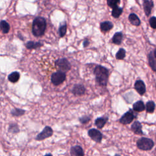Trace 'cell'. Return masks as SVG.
<instances>
[{"mask_svg": "<svg viewBox=\"0 0 156 156\" xmlns=\"http://www.w3.org/2000/svg\"><path fill=\"white\" fill-rule=\"evenodd\" d=\"M8 131L12 133H17L20 132V129L17 124L11 123L8 128Z\"/></svg>", "mask_w": 156, "mask_h": 156, "instance_id": "cell-26", "label": "cell"}, {"mask_svg": "<svg viewBox=\"0 0 156 156\" xmlns=\"http://www.w3.org/2000/svg\"><path fill=\"white\" fill-rule=\"evenodd\" d=\"M129 20L133 26H138L140 24V20L135 13H131L129 16Z\"/></svg>", "mask_w": 156, "mask_h": 156, "instance_id": "cell-18", "label": "cell"}, {"mask_svg": "<svg viewBox=\"0 0 156 156\" xmlns=\"http://www.w3.org/2000/svg\"><path fill=\"white\" fill-rule=\"evenodd\" d=\"M143 9L146 15L149 16L153 7V2L152 0H143Z\"/></svg>", "mask_w": 156, "mask_h": 156, "instance_id": "cell-11", "label": "cell"}, {"mask_svg": "<svg viewBox=\"0 0 156 156\" xmlns=\"http://www.w3.org/2000/svg\"><path fill=\"white\" fill-rule=\"evenodd\" d=\"M20 79V73L17 71H15L10 74L8 76V79L12 83L16 82Z\"/></svg>", "mask_w": 156, "mask_h": 156, "instance_id": "cell-20", "label": "cell"}, {"mask_svg": "<svg viewBox=\"0 0 156 156\" xmlns=\"http://www.w3.org/2000/svg\"><path fill=\"white\" fill-rule=\"evenodd\" d=\"M133 109L134 111L137 112H140L145 109V105L143 101H138L133 104Z\"/></svg>", "mask_w": 156, "mask_h": 156, "instance_id": "cell-17", "label": "cell"}, {"mask_svg": "<svg viewBox=\"0 0 156 156\" xmlns=\"http://www.w3.org/2000/svg\"><path fill=\"white\" fill-rule=\"evenodd\" d=\"M135 116V115H134L133 111L131 109H130L121 116V118L119 119V122L122 124H130L133 120Z\"/></svg>", "mask_w": 156, "mask_h": 156, "instance_id": "cell-7", "label": "cell"}, {"mask_svg": "<svg viewBox=\"0 0 156 156\" xmlns=\"http://www.w3.org/2000/svg\"><path fill=\"white\" fill-rule=\"evenodd\" d=\"M135 89L141 95H143L146 92V87L144 83L141 80H138L135 83Z\"/></svg>", "mask_w": 156, "mask_h": 156, "instance_id": "cell-9", "label": "cell"}, {"mask_svg": "<svg viewBox=\"0 0 156 156\" xmlns=\"http://www.w3.org/2000/svg\"><path fill=\"white\" fill-rule=\"evenodd\" d=\"M66 29H67V27H66V24L60 26V27H59V35H60V37H63L66 34Z\"/></svg>", "mask_w": 156, "mask_h": 156, "instance_id": "cell-28", "label": "cell"}, {"mask_svg": "<svg viewBox=\"0 0 156 156\" xmlns=\"http://www.w3.org/2000/svg\"><path fill=\"white\" fill-rule=\"evenodd\" d=\"M89 44V41L88 40H85L83 42V45L84 47H87Z\"/></svg>", "mask_w": 156, "mask_h": 156, "instance_id": "cell-32", "label": "cell"}, {"mask_svg": "<svg viewBox=\"0 0 156 156\" xmlns=\"http://www.w3.org/2000/svg\"><path fill=\"white\" fill-rule=\"evenodd\" d=\"M43 44L40 42H34V41H29L26 44V48L29 49L39 48V47L41 46Z\"/></svg>", "mask_w": 156, "mask_h": 156, "instance_id": "cell-23", "label": "cell"}, {"mask_svg": "<svg viewBox=\"0 0 156 156\" xmlns=\"http://www.w3.org/2000/svg\"><path fill=\"white\" fill-rule=\"evenodd\" d=\"M70 153L72 156H84L83 150L79 145L72 146L70 149Z\"/></svg>", "mask_w": 156, "mask_h": 156, "instance_id": "cell-10", "label": "cell"}, {"mask_svg": "<svg viewBox=\"0 0 156 156\" xmlns=\"http://www.w3.org/2000/svg\"><path fill=\"white\" fill-rule=\"evenodd\" d=\"M66 79V74L64 72L58 71L51 75V80L52 83L55 85H58L63 83Z\"/></svg>", "mask_w": 156, "mask_h": 156, "instance_id": "cell-4", "label": "cell"}, {"mask_svg": "<svg viewBox=\"0 0 156 156\" xmlns=\"http://www.w3.org/2000/svg\"><path fill=\"white\" fill-rule=\"evenodd\" d=\"M108 120L107 116H102L98 118L94 121V124L99 129H102L104 127Z\"/></svg>", "mask_w": 156, "mask_h": 156, "instance_id": "cell-14", "label": "cell"}, {"mask_svg": "<svg viewBox=\"0 0 156 156\" xmlns=\"http://www.w3.org/2000/svg\"><path fill=\"white\" fill-rule=\"evenodd\" d=\"M131 130L137 135H143V132L142 130V126L141 123L138 121H135L133 122V124L131 126Z\"/></svg>", "mask_w": 156, "mask_h": 156, "instance_id": "cell-13", "label": "cell"}, {"mask_svg": "<svg viewBox=\"0 0 156 156\" xmlns=\"http://www.w3.org/2000/svg\"><path fill=\"white\" fill-rule=\"evenodd\" d=\"M94 74L97 83L101 86H106L108 77V70L104 66L98 65L94 68Z\"/></svg>", "mask_w": 156, "mask_h": 156, "instance_id": "cell-2", "label": "cell"}, {"mask_svg": "<svg viewBox=\"0 0 156 156\" xmlns=\"http://www.w3.org/2000/svg\"><path fill=\"white\" fill-rule=\"evenodd\" d=\"M53 135L52 129L48 126H46L44 127L42 131L39 133L35 137V140L37 141H41L46 138L51 137Z\"/></svg>", "mask_w": 156, "mask_h": 156, "instance_id": "cell-5", "label": "cell"}, {"mask_svg": "<svg viewBox=\"0 0 156 156\" xmlns=\"http://www.w3.org/2000/svg\"><path fill=\"white\" fill-rule=\"evenodd\" d=\"M0 29L2 33L4 34H7L9 32L10 30V26L9 24L6 22L4 20H2L0 22Z\"/></svg>", "mask_w": 156, "mask_h": 156, "instance_id": "cell-22", "label": "cell"}, {"mask_svg": "<svg viewBox=\"0 0 156 156\" xmlns=\"http://www.w3.org/2000/svg\"><path fill=\"white\" fill-rule=\"evenodd\" d=\"M122 40V34L121 32H116L112 38V42L116 44H120Z\"/></svg>", "mask_w": 156, "mask_h": 156, "instance_id": "cell-19", "label": "cell"}, {"mask_svg": "<svg viewBox=\"0 0 156 156\" xmlns=\"http://www.w3.org/2000/svg\"><path fill=\"white\" fill-rule=\"evenodd\" d=\"M115 156H120L119 155H118V154H116Z\"/></svg>", "mask_w": 156, "mask_h": 156, "instance_id": "cell-35", "label": "cell"}, {"mask_svg": "<svg viewBox=\"0 0 156 156\" xmlns=\"http://www.w3.org/2000/svg\"><path fill=\"white\" fill-rule=\"evenodd\" d=\"M154 55L155 58V60H156V49H155V50H154Z\"/></svg>", "mask_w": 156, "mask_h": 156, "instance_id": "cell-33", "label": "cell"}, {"mask_svg": "<svg viewBox=\"0 0 156 156\" xmlns=\"http://www.w3.org/2000/svg\"><path fill=\"white\" fill-rule=\"evenodd\" d=\"M154 145V141L151 139L145 137H141L136 142L138 148L143 151H149L152 149Z\"/></svg>", "mask_w": 156, "mask_h": 156, "instance_id": "cell-3", "label": "cell"}, {"mask_svg": "<svg viewBox=\"0 0 156 156\" xmlns=\"http://www.w3.org/2000/svg\"><path fill=\"white\" fill-rule=\"evenodd\" d=\"M46 28V22L44 18L38 16L34 19L32 23V32L34 36L41 37L45 32Z\"/></svg>", "mask_w": 156, "mask_h": 156, "instance_id": "cell-1", "label": "cell"}, {"mask_svg": "<svg viewBox=\"0 0 156 156\" xmlns=\"http://www.w3.org/2000/svg\"><path fill=\"white\" fill-rule=\"evenodd\" d=\"M122 12V9L121 7H119L118 6H116L113 8V10L112 11V15L114 18H119V16L121 15Z\"/></svg>", "mask_w": 156, "mask_h": 156, "instance_id": "cell-24", "label": "cell"}, {"mask_svg": "<svg viewBox=\"0 0 156 156\" xmlns=\"http://www.w3.org/2000/svg\"><path fill=\"white\" fill-rule=\"evenodd\" d=\"M155 104L154 102L152 101H149L146 103L145 108L147 112L152 113L155 110Z\"/></svg>", "mask_w": 156, "mask_h": 156, "instance_id": "cell-25", "label": "cell"}, {"mask_svg": "<svg viewBox=\"0 0 156 156\" xmlns=\"http://www.w3.org/2000/svg\"><path fill=\"white\" fill-rule=\"evenodd\" d=\"M126 56V51L123 48H121L118 50L116 54V58L118 60H122Z\"/></svg>", "mask_w": 156, "mask_h": 156, "instance_id": "cell-27", "label": "cell"}, {"mask_svg": "<svg viewBox=\"0 0 156 156\" xmlns=\"http://www.w3.org/2000/svg\"><path fill=\"white\" fill-rule=\"evenodd\" d=\"M148 60L151 68L154 71L156 72V60L152 52H150L148 55Z\"/></svg>", "mask_w": 156, "mask_h": 156, "instance_id": "cell-16", "label": "cell"}, {"mask_svg": "<svg viewBox=\"0 0 156 156\" xmlns=\"http://www.w3.org/2000/svg\"><path fill=\"white\" fill-rule=\"evenodd\" d=\"M113 24H112V22L106 21L102 22L101 23L100 29L102 32H108L110 30H111L113 28Z\"/></svg>", "mask_w": 156, "mask_h": 156, "instance_id": "cell-15", "label": "cell"}, {"mask_svg": "<svg viewBox=\"0 0 156 156\" xmlns=\"http://www.w3.org/2000/svg\"><path fill=\"white\" fill-rule=\"evenodd\" d=\"M88 136L95 142L100 143L102 139V133L96 129H91L88 132Z\"/></svg>", "mask_w": 156, "mask_h": 156, "instance_id": "cell-8", "label": "cell"}, {"mask_svg": "<svg viewBox=\"0 0 156 156\" xmlns=\"http://www.w3.org/2000/svg\"><path fill=\"white\" fill-rule=\"evenodd\" d=\"M119 1L120 0H107L108 5L112 9L116 6H118L117 5L119 3Z\"/></svg>", "mask_w": 156, "mask_h": 156, "instance_id": "cell-29", "label": "cell"}, {"mask_svg": "<svg viewBox=\"0 0 156 156\" xmlns=\"http://www.w3.org/2000/svg\"><path fill=\"white\" fill-rule=\"evenodd\" d=\"M91 119V118L90 116H88V115H84V116H82V117L79 118V120L80 121V123L82 124H85V123H87Z\"/></svg>", "mask_w": 156, "mask_h": 156, "instance_id": "cell-30", "label": "cell"}, {"mask_svg": "<svg viewBox=\"0 0 156 156\" xmlns=\"http://www.w3.org/2000/svg\"><path fill=\"white\" fill-rule=\"evenodd\" d=\"M44 156H52V155L51 154H46L44 155Z\"/></svg>", "mask_w": 156, "mask_h": 156, "instance_id": "cell-34", "label": "cell"}, {"mask_svg": "<svg viewBox=\"0 0 156 156\" xmlns=\"http://www.w3.org/2000/svg\"><path fill=\"white\" fill-rule=\"evenodd\" d=\"M26 111L23 109L18 108H13L11 110L10 113L13 116H16V117H19L23 116L25 113Z\"/></svg>", "mask_w": 156, "mask_h": 156, "instance_id": "cell-21", "label": "cell"}, {"mask_svg": "<svg viewBox=\"0 0 156 156\" xmlns=\"http://www.w3.org/2000/svg\"><path fill=\"white\" fill-rule=\"evenodd\" d=\"M55 65L60 69L61 71H68L71 69V65L68 60L65 58H59L55 62Z\"/></svg>", "mask_w": 156, "mask_h": 156, "instance_id": "cell-6", "label": "cell"}, {"mask_svg": "<svg viewBox=\"0 0 156 156\" xmlns=\"http://www.w3.org/2000/svg\"><path fill=\"white\" fill-rule=\"evenodd\" d=\"M149 24L153 29H156V17L152 16L149 19Z\"/></svg>", "mask_w": 156, "mask_h": 156, "instance_id": "cell-31", "label": "cell"}, {"mask_svg": "<svg viewBox=\"0 0 156 156\" xmlns=\"http://www.w3.org/2000/svg\"><path fill=\"white\" fill-rule=\"evenodd\" d=\"M85 88L83 85L77 84L74 86L72 89V93L76 96H80L85 93Z\"/></svg>", "mask_w": 156, "mask_h": 156, "instance_id": "cell-12", "label": "cell"}]
</instances>
